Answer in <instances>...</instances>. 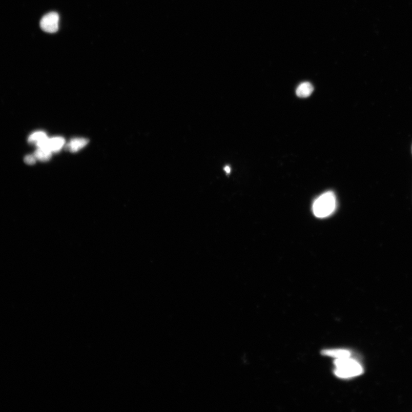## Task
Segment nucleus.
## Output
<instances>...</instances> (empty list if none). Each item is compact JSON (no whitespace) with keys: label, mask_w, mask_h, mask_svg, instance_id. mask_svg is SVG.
Here are the masks:
<instances>
[{"label":"nucleus","mask_w":412,"mask_h":412,"mask_svg":"<svg viewBox=\"0 0 412 412\" xmlns=\"http://www.w3.org/2000/svg\"><path fill=\"white\" fill-rule=\"evenodd\" d=\"M336 207L335 194L328 191L316 199L313 205V213L317 218H326L334 213Z\"/></svg>","instance_id":"obj_1"},{"label":"nucleus","mask_w":412,"mask_h":412,"mask_svg":"<svg viewBox=\"0 0 412 412\" xmlns=\"http://www.w3.org/2000/svg\"><path fill=\"white\" fill-rule=\"evenodd\" d=\"M60 17L58 13L51 12L46 14L41 19L40 27L44 31L55 33L58 31Z\"/></svg>","instance_id":"obj_3"},{"label":"nucleus","mask_w":412,"mask_h":412,"mask_svg":"<svg viewBox=\"0 0 412 412\" xmlns=\"http://www.w3.org/2000/svg\"><path fill=\"white\" fill-rule=\"evenodd\" d=\"M37 159L34 155H28L24 158L25 163L29 165H33L36 162Z\"/></svg>","instance_id":"obj_10"},{"label":"nucleus","mask_w":412,"mask_h":412,"mask_svg":"<svg viewBox=\"0 0 412 412\" xmlns=\"http://www.w3.org/2000/svg\"><path fill=\"white\" fill-rule=\"evenodd\" d=\"M335 375L342 379H349L362 374V367L357 361L349 358L336 359Z\"/></svg>","instance_id":"obj_2"},{"label":"nucleus","mask_w":412,"mask_h":412,"mask_svg":"<svg viewBox=\"0 0 412 412\" xmlns=\"http://www.w3.org/2000/svg\"><path fill=\"white\" fill-rule=\"evenodd\" d=\"M65 144V140L62 137H55L49 138L47 149L51 150L52 153H57L60 151Z\"/></svg>","instance_id":"obj_5"},{"label":"nucleus","mask_w":412,"mask_h":412,"mask_svg":"<svg viewBox=\"0 0 412 412\" xmlns=\"http://www.w3.org/2000/svg\"><path fill=\"white\" fill-rule=\"evenodd\" d=\"M52 152L46 148H38L34 155L37 160L46 161L50 160L52 156Z\"/></svg>","instance_id":"obj_9"},{"label":"nucleus","mask_w":412,"mask_h":412,"mask_svg":"<svg viewBox=\"0 0 412 412\" xmlns=\"http://www.w3.org/2000/svg\"><path fill=\"white\" fill-rule=\"evenodd\" d=\"M224 169H225V171H226V173H230V168H229V167H225Z\"/></svg>","instance_id":"obj_11"},{"label":"nucleus","mask_w":412,"mask_h":412,"mask_svg":"<svg viewBox=\"0 0 412 412\" xmlns=\"http://www.w3.org/2000/svg\"><path fill=\"white\" fill-rule=\"evenodd\" d=\"M88 143V140L84 138H76L73 139L69 142L66 147V149L68 151L72 152V153H76V152L79 151L83 147H85Z\"/></svg>","instance_id":"obj_4"},{"label":"nucleus","mask_w":412,"mask_h":412,"mask_svg":"<svg viewBox=\"0 0 412 412\" xmlns=\"http://www.w3.org/2000/svg\"><path fill=\"white\" fill-rule=\"evenodd\" d=\"M48 137L46 132L43 131H36L33 132L28 137V142L29 143L34 144L36 146L40 143V142L45 140Z\"/></svg>","instance_id":"obj_8"},{"label":"nucleus","mask_w":412,"mask_h":412,"mask_svg":"<svg viewBox=\"0 0 412 412\" xmlns=\"http://www.w3.org/2000/svg\"><path fill=\"white\" fill-rule=\"evenodd\" d=\"M322 354L332 357L336 358V359H343V358H349L351 356V353L345 349H328L322 352Z\"/></svg>","instance_id":"obj_7"},{"label":"nucleus","mask_w":412,"mask_h":412,"mask_svg":"<svg viewBox=\"0 0 412 412\" xmlns=\"http://www.w3.org/2000/svg\"><path fill=\"white\" fill-rule=\"evenodd\" d=\"M313 91L314 87L311 83L304 82L297 87L296 94L298 97L305 98L310 96Z\"/></svg>","instance_id":"obj_6"}]
</instances>
